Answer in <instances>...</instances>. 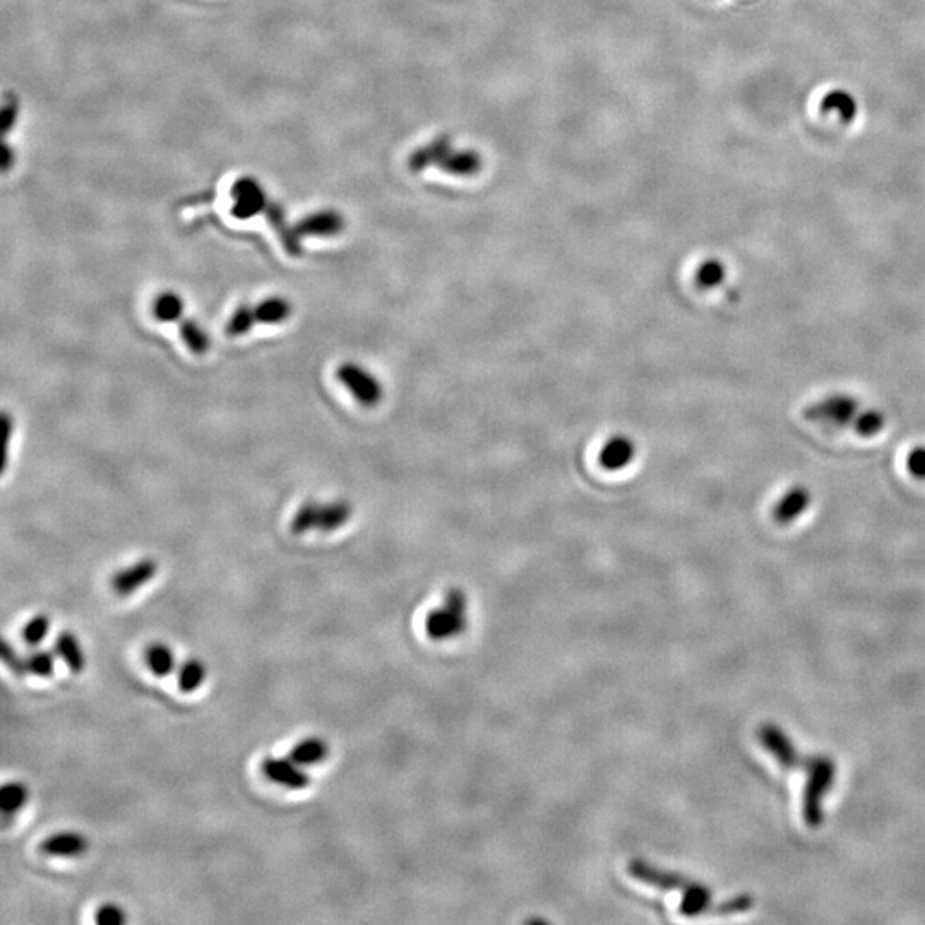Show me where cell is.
Wrapping results in <instances>:
<instances>
[{
	"label": "cell",
	"instance_id": "cell-12",
	"mask_svg": "<svg viewBox=\"0 0 925 925\" xmlns=\"http://www.w3.org/2000/svg\"><path fill=\"white\" fill-rule=\"evenodd\" d=\"M812 492L807 489L806 485H794L783 494L775 509H773V518L778 525H788L799 520L807 509L811 508Z\"/></svg>",
	"mask_w": 925,
	"mask_h": 925
},
{
	"label": "cell",
	"instance_id": "cell-6",
	"mask_svg": "<svg viewBox=\"0 0 925 925\" xmlns=\"http://www.w3.org/2000/svg\"><path fill=\"white\" fill-rule=\"evenodd\" d=\"M862 412L860 401L852 394L836 393L821 398L806 408V418L811 422L830 427H850Z\"/></svg>",
	"mask_w": 925,
	"mask_h": 925
},
{
	"label": "cell",
	"instance_id": "cell-22",
	"mask_svg": "<svg viewBox=\"0 0 925 925\" xmlns=\"http://www.w3.org/2000/svg\"><path fill=\"white\" fill-rule=\"evenodd\" d=\"M30 800V788L28 785L19 780H12V782H7L2 785V790H0V809L4 812V816H12V814H18L21 809H23Z\"/></svg>",
	"mask_w": 925,
	"mask_h": 925
},
{
	"label": "cell",
	"instance_id": "cell-7",
	"mask_svg": "<svg viewBox=\"0 0 925 925\" xmlns=\"http://www.w3.org/2000/svg\"><path fill=\"white\" fill-rule=\"evenodd\" d=\"M338 381L350 391L353 398L359 401L360 405L372 408L381 403L384 391L382 384L372 372L355 362H343L336 369Z\"/></svg>",
	"mask_w": 925,
	"mask_h": 925
},
{
	"label": "cell",
	"instance_id": "cell-25",
	"mask_svg": "<svg viewBox=\"0 0 925 925\" xmlns=\"http://www.w3.org/2000/svg\"><path fill=\"white\" fill-rule=\"evenodd\" d=\"M884 427H886V415L881 410H876V408L862 410L859 417L855 418L854 425H852L855 434L864 437V439L879 436Z\"/></svg>",
	"mask_w": 925,
	"mask_h": 925
},
{
	"label": "cell",
	"instance_id": "cell-30",
	"mask_svg": "<svg viewBox=\"0 0 925 925\" xmlns=\"http://www.w3.org/2000/svg\"><path fill=\"white\" fill-rule=\"evenodd\" d=\"M0 651H2V662L6 663L12 674H16L18 677H24V675L28 674L26 657H21L19 651L9 641L2 643V650Z\"/></svg>",
	"mask_w": 925,
	"mask_h": 925
},
{
	"label": "cell",
	"instance_id": "cell-9",
	"mask_svg": "<svg viewBox=\"0 0 925 925\" xmlns=\"http://www.w3.org/2000/svg\"><path fill=\"white\" fill-rule=\"evenodd\" d=\"M158 574V562L151 557H144L132 562L131 566L122 567L112 576V590L119 597H129L151 583Z\"/></svg>",
	"mask_w": 925,
	"mask_h": 925
},
{
	"label": "cell",
	"instance_id": "cell-11",
	"mask_svg": "<svg viewBox=\"0 0 925 925\" xmlns=\"http://www.w3.org/2000/svg\"><path fill=\"white\" fill-rule=\"evenodd\" d=\"M38 848L47 857L78 859L88 852L90 842L83 833H78V831H59V833H52L47 838H43Z\"/></svg>",
	"mask_w": 925,
	"mask_h": 925
},
{
	"label": "cell",
	"instance_id": "cell-16",
	"mask_svg": "<svg viewBox=\"0 0 925 925\" xmlns=\"http://www.w3.org/2000/svg\"><path fill=\"white\" fill-rule=\"evenodd\" d=\"M329 746L328 742L319 737V735H311V737H305V739L299 740L295 746L290 749V758L299 763L300 766L304 768H311V766H317V764H323L329 756Z\"/></svg>",
	"mask_w": 925,
	"mask_h": 925
},
{
	"label": "cell",
	"instance_id": "cell-17",
	"mask_svg": "<svg viewBox=\"0 0 925 925\" xmlns=\"http://www.w3.org/2000/svg\"><path fill=\"white\" fill-rule=\"evenodd\" d=\"M144 663L155 677H168L174 674L177 669V658H175L172 646L163 643V641H153L144 648Z\"/></svg>",
	"mask_w": 925,
	"mask_h": 925
},
{
	"label": "cell",
	"instance_id": "cell-4",
	"mask_svg": "<svg viewBox=\"0 0 925 925\" xmlns=\"http://www.w3.org/2000/svg\"><path fill=\"white\" fill-rule=\"evenodd\" d=\"M432 165H439L448 174L470 177V175H475L480 170L482 160L473 151H456L451 148L448 141L437 139L436 143H429V146H424L422 150H418L412 156V162H410V167L415 172L432 167Z\"/></svg>",
	"mask_w": 925,
	"mask_h": 925
},
{
	"label": "cell",
	"instance_id": "cell-15",
	"mask_svg": "<svg viewBox=\"0 0 925 925\" xmlns=\"http://www.w3.org/2000/svg\"><path fill=\"white\" fill-rule=\"evenodd\" d=\"M55 653L72 674H83L86 670V655L78 636L72 631H60L55 638Z\"/></svg>",
	"mask_w": 925,
	"mask_h": 925
},
{
	"label": "cell",
	"instance_id": "cell-27",
	"mask_svg": "<svg viewBox=\"0 0 925 925\" xmlns=\"http://www.w3.org/2000/svg\"><path fill=\"white\" fill-rule=\"evenodd\" d=\"M55 655L57 653H52L50 650L36 646L35 650L28 653V657H26L28 674L40 677V679L52 677L55 672Z\"/></svg>",
	"mask_w": 925,
	"mask_h": 925
},
{
	"label": "cell",
	"instance_id": "cell-5",
	"mask_svg": "<svg viewBox=\"0 0 925 925\" xmlns=\"http://www.w3.org/2000/svg\"><path fill=\"white\" fill-rule=\"evenodd\" d=\"M466 609H468V600L461 590L448 591L446 600L439 609H434L432 614L427 617L425 629L430 639L434 641H446L463 633L466 627Z\"/></svg>",
	"mask_w": 925,
	"mask_h": 925
},
{
	"label": "cell",
	"instance_id": "cell-14",
	"mask_svg": "<svg viewBox=\"0 0 925 925\" xmlns=\"http://www.w3.org/2000/svg\"><path fill=\"white\" fill-rule=\"evenodd\" d=\"M634 456H636V444L633 439L626 436H615L605 442V446L598 454V461L605 470L617 472L631 465Z\"/></svg>",
	"mask_w": 925,
	"mask_h": 925
},
{
	"label": "cell",
	"instance_id": "cell-2",
	"mask_svg": "<svg viewBox=\"0 0 925 925\" xmlns=\"http://www.w3.org/2000/svg\"><path fill=\"white\" fill-rule=\"evenodd\" d=\"M631 874L638 881L660 888V890L677 891L682 895L681 907L679 912L687 917L693 915L706 914L711 910V893L708 888L698 883H691L674 872H665L657 867H651L646 862H634L631 866Z\"/></svg>",
	"mask_w": 925,
	"mask_h": 925
},
{
	"label": "cell",
	"instance_id": "cell-8",
	"mask_svg": "<svg viewBox=\"0 0 925 925\" xmlns=\"http://www.w3.org/2000/svg\"><path fill=\"white\" fill-rule=\"evenodd\" d=\"M261 771H263L264 778L269 782L275 783L278 787L293 790V792L305 790L312 782L311 775L305 771L304 766L295 763L290 756H287V758H276V756L264 758L263 763H261Z\"/></svg>",
	"mask_w": 925,
	"mask_h": 925
},
{
	"label": "cell",
	"instance_id": "cell-23",
	"mask_svg": "<svg viewBox=\"0 0 925 925\" xmlns=\"http://www.w3.org/2000/svg\"><path fill=\"white\" fill-rule=\"evenodd\" d=\"M180 336L189 352L194 355H204L209 350V335L204 331L203 326L197 323L196 319L184 317L180 321Z\"/></svg>",
	"mask_w": 925,
	"mask_h": 925
},
{
	"label": "cell",
	"instance_id": "cell-3",
	"mask_svg": "<svg viewBox=\"0 0 925 925\" xmlns=\"http://www.w3.org/2000/svg\"><path fill=\"white\" fill-rule=\"evenodd\" d=\"M352 504L348 501L321 502L307 501L302 504L297 513L293 514L292 532L295 535L319 530L323 533L338 532L347 525L352 518Z\"/></svg>",
	"mask_w": 925,
	"mask_h": 925
},
{
	"label": "cell",
	"instance_id": "cell-21",
	"mask_svg": "<svg viewBox=\"0 0 925 925\" xmlns=\"http://www.w3.org/2000/svg\"><path fill=\"white\" fill-rule=\"evenodd\" d=\"M184 299L177 292H162L153 302V316L160 323H180L184 319Z\"/></svg>",
	"mask_w": 925,
	"mask_h": 925
},
{
	"label": "cell",
	"instance_id": "cell-18",
	"mask_svg": "<svg viewBox=\"0 0 925 925\" xmlns=\"http://www.w3.org/2000/svg\"><path fill=\"white\" fill-rule=\"evenodd\" d=\"M819 110L824 115H838V119L842 120L843 124H854L857 112H859V105H857V100H855L852 93L845 90H833L824 95Z\"/></svg>",
	"mask_w": 925,
	"mask_h": 925
},
{
	"label": "cell",
	"instance_id": "cell-1",
	"mask_svg": "<svg viewBox=\"0 0 925 925\" xmlns=\"http://www.w3.org/2000/svg\"><path fill=\"white\" fill-rule=\"evenodd\" d=\"M759 740L766 751L780 766L787 770H804L807 773L806 794H804V819L809 826H819L823 821V799L835 780V764L828 758H804L795 751L783 732L764 725L759 730Z\"/></svg>",
	"mask_w": 925,
	"mask_h": 925
},
{
	"label": "cell",
	"instance_id": "cell-26",
	"mask_svg": "<svg viewBox=\"0 0 925 925\" xmlns=\"http://www.w3.org/2000/svg\"><path fill=\"white\" fill-rule=\"evenodd\" d=\"M50 626H52L50 615L45 614V612L33 615L30 621L24 624L23 631H21V639H23L24 645L31 646V648L42 645L43 641L47 639L48 633H50Z\"/></svg>",
	"mask_w": 925,
	"mask_h": 925
},
{
	"label": "cell",
	"instance_id": "cell-29",
	"mask_svg": "<svg viewBox=\"0 0 925 925\" xmlns=\"http://www.w3.org/2000/svg\"><path fill=\"white\" fill-rule=\"evenodd\" d=\"M95 922L100 925L126 924V910L117 903H103V905L96 908Z\"/></svg>",
	"mask_w": 925,
	"mask_h": 925
},
{
	"label": "cell",
	"instance_id": "cell-28",
	"mask_svg": "<svg viewBox=\"0 0 925 925\" xmlns=\"http://www.w3.org/2000/svg\"><path fill=\"white\" fill-rule=\"evenodd\" d=\"M257 324L254 304H242L233 311L232 316L228 319L227 333L228 336L239 338V336L249 333Z\"/></svg>",
	"mask_w": 925,
	"mask_h": 925
},
{
	"label": "cell",
	"instance_id": "cell-19",
	"mask_svg": "<svg viewBox=\"0 0 925 925\" xmlns=\"http://www.w3.org/2000/svg\"><path fill=\"white\" fill-rule=\"evenodd\" d=\"M208 677L206 663L197 657L185 658L177 669V687L182 694L196 693Z\"/></svg>",
	"mask_w": 925,
	"mask_h": 925
},
{
	"label": "cell",
	"instance_id": "cell-24",
	"mask_svg": "<svg viewBox=\"0 0 925 925\" xmlns=\"http://www.w3.org/2000/svg\"><path fill=\"white\" fill-rule=\"evenodd\" d=\"M725 278H727V268L720 259H706L705 263L699 264L696 275H694L696 285L703 290L720 287Z\"/></svg>",
	"mask_w": 925,
	"mask_h": 925
},
{
	"label": "cell",
	"instance_id": "cell-31",
	"mask_svg": "<svg viewBox=\"0 0 925 925\" xmlns=\"http://www.w3.org/2000/svg\"><path fill=\"white\" fill-rule=\"evenodd\" d=\"M907 468L910 475L919 480H925V446L912 449L907 458Z\"/></svg>",
	"mask_w": 925,
	"mask_h": 925
},
{
	"label": "cell",
	"instance_id": "cell-10",
	"mask_svg": "<svg viewBox=\"0 0 925 925\" xmlns=\"http://www.w3.org/2000/svg\"><path fill=\"white\" fill-rule=\"evenodd\" d=\"M232 197V215L239 220H249L266 211L269 206L263 187L252 179H242L233 185Z\"/></svg>",
	"mask_w": 925,
	"mask_h": 925
},
{
	"label": "cell",
	"instance_id": "cell-20",
	"mask_svg": "<svg viewBox=\"0 0 925 925\" xmlns=\"http://www.w3.org/2000/svg\"><path fill=\"white\" fill-rule=\"evenodd\" d=\"M254 312H256L257 324L273 326V324L285 323L288 317L292 316V304L283 297H269L263 302L254 304Z\"/></svg>",
	"mask_w": 925,
	"mask_h": 925
},
{
	"label": "cell",
	"instance_id": "cell-13",
	"mask_svg": "<svg viewBox=\"0 0 925 925\" xmlns=\"http://www.w3.org/2000/svg\"><path fill=\"white\" fill-rule=\"evenodd\" d=\"M343 228H345V218L338 211L312 213L295 225L300 239L302 237H335L343 232Z\"/></svg>",
	"mask_w": 925,
	"mask_h": 925
}]
</instances>
